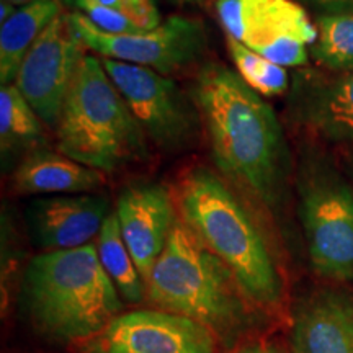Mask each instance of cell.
<instances>
[{"label": "cell", "mask_w": 353, "mask_h": 353, "mask_svg": "<svg viewBox=\"0 0 353 353\" xmlns=\"http://www.w3.org/2000/svg\"><path fill=\"white\" fill-rule=\"evenodd\" d=\"M193 99L218 169L257 200L275 205L286 180V148L273 108L237 70L214 63L198 72Z\"/></svg>", "instance_id": "1"}, {"label": "cell", "mask_w": 353, "mask_h": 353, "mask_svg": "<svg viewBox=\"0 0 353 353\" xmlns=\"http://www.w3.org/2000/svg\"><path fill=\"white\" fill-rule=\"evenodd\" d=\"M21 296L34 327L56 342L90 341L123 309L120 293L92 244L33 257Z\"/></svg>", "instance_id": "2"}, {"label": "cell", "mask_w": 353, "mask_h": 353, "mask_svg": "<svg viewBox=\"0 0 353 353\" xmlns=\"http://www.w3.org/2000/svg\"><path fill=\"white\" fill-rule=\"evenodd\" d=\"M176 201L183 223L223 260L245 296L263 306L280 299L281 281L262 234L218 175L205 167L187 172Z\"/></svg>", "instance_id": "3"}, {"label": "cell", "mask_w": 353, "mask_h": 353, "mask_svg": "<svg viewBox=\"0 0 353 353\" xmlns=\"http://www.w3.org/2000/svg\"><path fill=\"white\" fill-rule=\"evenodd\" d=\"M57 148L65 156L105 174L148 152L143 128L110 81L101 59H82L56 126Z\"/></svg>", "instance_id": "4"}, {"label": "cell", "mask_w": 353, "mask_h": 353, "mask_svg": "<svg viewBox=\"0 0 353 353\" xmlns=\"http://www.w3.org/2000/svg\"><path fill=\"white\" fill-rule=\"evenodd\" d=\"M145 285L162 311L200 322L213 334H231L245 321L236 278L183 221H175Z\"/></svg>", "instance_id": "5"}, {"label": "cell", "mask_w": 353, "mask_h": 353, "mask_svg": "<svg viewBox=\"0 0 353 353\" xmlns=\"http://www.w3.org/2000/svg\"><path fill=\"white\" fill-rule=\"evenodd\" d=\"M299 218L317 275L353 280V187L337 172L316 165L299 180Z\"/></svg>", "instance_id": "6"}, {"label": "cell", "mask_w": 353, "mask_h": 353, "mask_svg": "<svg viewBox=\"0 0 353 353\" xmlns=\"http://www.w3.org/2000/svg\"><path fill=\"white\" fill-rule=\"evenodd\" d=\"M101 64L148 139L170 152L182 151L193 143L200 112L172 79L152 69L105 57Z\"/></svg>", "instance_id": "7"}, {"label": "cell", "mask_w": 353, "mask_h": 353, "mask_svg": "<svg viewBox=\"0 0 353 353\" xmlns=\"http://www.w3.org/2000/svg\"><path fill=\"white\" fill-rule=\"evenodd\" d=\"M219 21L226 37L281 68L307 63V46L317 28L293 0H218Z\"/></svg>", "instance_id": "8"}, {"label": "cell", "mask_w": 353, "mask_h": 353, "mask_svg": "<svg viewBox=\"0 0 353 353\" xmlns=\"http://www.w3.org/2000/svg\"><path fill=\"white\" fill-rule=\"evenodd\" d=\"M69 17L87 50L164 76L196 63L206 51L205 26L187 17L172 15L157 28L136 34L105 33L79 12Z\"/></svg>", "instance_id": "9"}, {"label": "cell", "mask_w": 353, "mask_h": 353, "mask_svg": "<svg viewBox=\"0 0 353 353\" xmlns=\"http://www.w3.org/2000/svg\"><path fill=\"white\" fill-rule=\"evenodd\" d=\"M85 50L69 13L61 12L25 56L13 83L46 126H57Z\"/></svg>", "instance_id": "10"}, {"label": "cell", "mask_w": 353, "mask_h": 353, "mask_svg": "<svg viewBox=\"0 0 353 353\" xmlns=\"http://www.w3.org/2000/svg\"><path fill=\"white\" fill-rule=\"evenodd\" d=\"M82 353H214L213 330L169 311L118 314L110 324L83 342Z\"/></svg>", "instance_id": "11"}, {"label": "cell", "mask_w": 353, "mask_h": 353, "mask_svg": "<svg viewBox=\"0 0 353 353\" xmlns=\"http://www.w3.org/2000/svg\"><path fill=\"white\" fill-rule=\"evenodd\" d=\"M108 210L107 198L94 193L38 198L26 208V226L44 252L79 249L100 234Z\"/></svg>", "instance_id": "12"}, {"label": "cell", "mask_w": 353, "mask_h": 353, "mask_svg": "<svg viewBox=\"0 0 353 353\" xmlns=\"http://www.w3.org/2000/svg\"><path fill=\"white\" fill-rule=\"evenodd\" d=\"M114 213L131 257L148 283L176 221L170 193L156 183L132 185L120 193Z\"/></svg>", "instance_id": "13"}, {"label": "cell", "mask_w": 353, "mask_h": 353, "mask_svg": "<svg viewBox=\"0 0 353 353\" xmlns=\"http://www.w3.org/2000/svg\"><path fill=\"white\" fill-rule=\"evenodd\" d=\"M293 353H353V294L317 291L294 312Z\"/></svg>", "instance_id": "14"}, {"label": "cell", "mask_w": 353, "mask_h": 353, "mask_svg": "<svg viewBox=\"0 0 353 353\" xmlns=\"http://www.w3.org/2000/svg\"><path fill=\"white\" fill-rule=\"evenodd\" d=\"M293 100L309 130L335 143L353 141V72L304 81Z\"/></svg>", "instance_id": "15"}, {"label": "cell", "mask_w": 353, "mask_h": 353, "mask_svg": "<svg viewBox=\"0 0 353 353\" xmlns=\"http://www.w3.org/2000/svg\"><path fill=\"white\" fill-rule=\"evenodd\" d=\"M107 174L74 161L63 152L37 149L20 162L12 175L15 192L25 195H76L105 183Z\"/></svg>", "instance_id": "16"}, {"label": "cell", "mask_w": 353, "mask_h": 353, "mask_svg": "<svg viewBox=\"0 0 353 353\" xmlns=\"http://www.w3.org/2000/svg\"><path fill=\"white\" fill-rule=\"evenodd\" d=\"M61 10L57 0H39L17 8L6 23L0 25V82L10 85L15 82L25 56L34 41Z\"/></svg>", "instance_id": "17"}, {"label": "cell", "mask_w": 353, "mask_h": 353, "mask_svg": "<svg viewBox=\"0 0 353 353\" xmlns=\"http://www.w3.org/2000/svg\"><path fill=\"white\" fill-rule=\"evenodd\" d=\"M44 123L25 100L15 83L0 88V145L2 154L32 149L44 144Z\"/></svg>", "instance_id": "18"}, {"label": "cell", "mask_w": 353, "mask_h": 353, "mask_svg": "<svg viewBox=\"0 0 353 353\" xmlns=\"http://www.w3.org/2000/svg\"><path fill=\"white\" fill-rule=\"evenodd\" d=\"M99 257L103 265L105 272L112 278L117 286L121 299L130 304H138L143 301L144 285L143 276L131 257L118 223V216L114 211L105 219L101 231L99 234Z\"/></svg>", "instance_id": "19"}, {"label": "cell", "mask_w": 353, "mask_h": 353, "mask_svg": "<svg viewBox=\"0 0 353 353\" xmlns=\"http://www.w3.org/2000/svg\"><path fill=\"white\" fill-rule=\"evenodd\" d=\"M316 28L311 46L316 63L335 72H353V12L322 13Z\"/></svg>", "instance_id": "20"}, {"label": "cell", "mask_w": 353, "mask_h": 353, "mask_svg": "<svg viewBox=\"0 0 353 353\" xmlns=\"http://www.w3.org/2000/svg\"><path fill=\"white\" fill-rule=\"evenodd\" d=\"M228 48L237 74L247 85L263 97L281 95L288 88L286 69L265 59L244 44L228 37Z\"/></svg>", "instance_id": "21"}, {"label": "cell", "mask_w": 353, "mask_h": 353, "mask_svg": "<svg viewBox=\"0 0 353 353\" xmlns=\"http://www.w3.org/2000/svg\"><path fill=\"white\" fill-rule=\"evenodd\" d=\"M74 7H77L97 28L105 33L136 34L144 32L134 20L117 8L105 6L101 0H76Z\"/></svg>", "instance_id": "22"}, {"label": "cell", "mask_w": 353, "mask_h": 353, "mask_svg": "<svg viewBox=\"0 0 353 353\" xmlns=\"http://www.w3.org/2000/svg\"><path fill=\"white\" fill-rule=\"evenodd\" d=\"M105 6L117 8L130 17L144 32L157 28L162 23L156 0H101Z\"/></svg>", "instance_id": "23"}, {"label": "cell", "mask_w": 353, "mask_h": 353, "mask_svg": "<svg viewBox=\"0 0 353 353\" xmlns=\"http://www.w3.org/2000/svg\"><path fill=\"white\" fill-rule=\"evenodd\" d=\"M301 2L321 8L324 13L353 12V0H301Z\"/></svg>", "instance_id": "24"}, {"label": "cell", "mask_w": 353, "mask_h": 353, "mask_svg": "<svg viewBox=\"0 0 353 353\" xmlns=\"http://www.w3.org/2000/svg\"><path fill=\"white\" fill-rule=\"evenodd\" d=\"M234 353H281L275 345L270 343H250L236 350Z\"/></svg>", "instance_id": "25"}, {"label": "cell", "mask_w": 353, "mask_h": 353, "mask_svg": "<svg viewBox=\"0 0 353 353\" xmlns=\"http://www.w3.org/2000/svg\"><path fill=\"white\" fill-rule=\"evenodd\" d=\"M15 12H17L15 6H12V3L7 2V0H2V2H0V25L6 23V21L10 19Z\"/></svg>", "instance_id": "26"}, {"label": "cell", "mask_w": 353, "mask_h": 353, "mask_svg": "<svg viewBox=\"0 0 353 353\" xmlns=\"http://www.w3.org/2000/svg\"><path fill=\"white\" fill-rule=\"evenodd\" d=\"M7 2H10L12 6L25 7V6H30V3H33V2H39V0H7Z\"/></svg>", "instance_id": "27"}, {"label": "cell", "mask_w": 353, "mask_h": 353, "mask_svg": "<svg viewBox=\"0 0 353 353\" xmlns=\"http://www.w3.org/2000/svg\"><path fill=\"white\" fill-rule=\"evenodd\" d=\"M59 3H64V6H74L76 3V0H57Z\"/></svg>", "instance_id": "28"}, {"label": "cell", "mask_w": 353, "mask_h": 353, "mask_svg": "<svg viewBox=\"0 0 353 353\" xmlns=\"http://www.w3.org/2000/svg\"><path fill=\"white\" fill-rule=\"evenodd\" d=\"M175 2H180V3H192V2H198V0H175Z\"/></svg>", "instance_id": "29"}]
</instances>
